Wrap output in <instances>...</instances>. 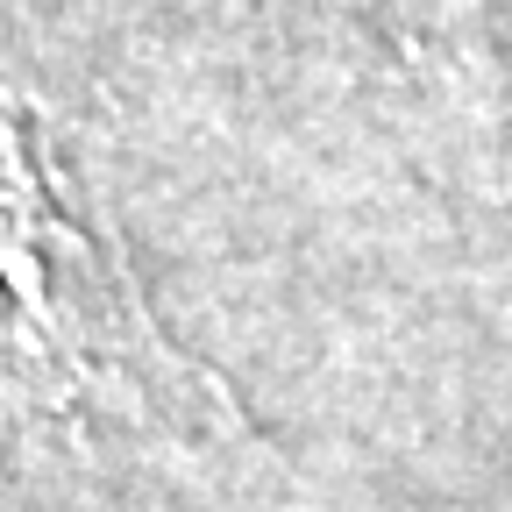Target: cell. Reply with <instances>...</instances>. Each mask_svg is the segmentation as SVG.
<instances>
[{
	"instance_id": "cell-1",
	"label": "cell",
	"mask_w": 512,
	"mask_h": 512,
	"mask_svg": "<svg viewBox=\"0 0 512 512\" xmlns=\"http://www.w3.org/2000/svg\"><path fill=\"white\" fill-rule=\"evenodd\" d=\"M0 384L36 406L121 420H192L207 399L157 342L114 256L57 207L15 114H0Z\"/></svg>"
},
{
	"instance_id": "cell-2",
	"label": "cell",
	"mask_w": 512,
	"mask_h": 512,
	"mask_svg": "<svg viewBox=\"0 0 512 512\" xmlns=\"http://www.w3.org/2000/svg\"><path fill=\"white\" fill-rule=\"evenodd\" d=\"M406 43L427 72H441L456 93H477V79H491L484 57V0H392Z\"/></svg>"
}]
</instances>
